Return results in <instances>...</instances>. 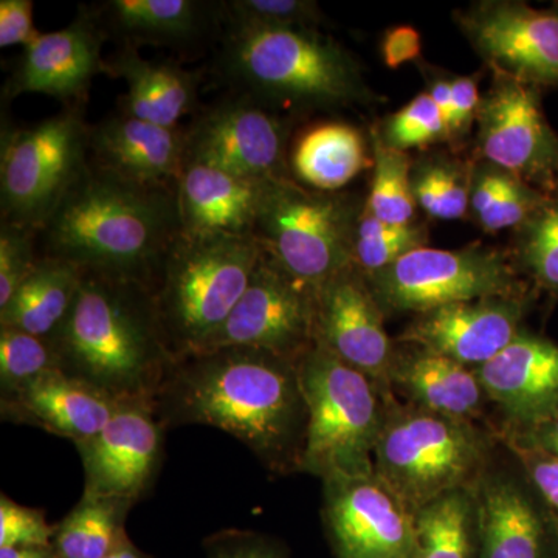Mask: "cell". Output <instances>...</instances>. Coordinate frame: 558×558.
<instances>
[{"instance_id": "1", "label": "cell", "mask_w": 558, "mask_h": 558, "mask_svg": "<svg viewBox=\"0 0 558 558\" xmlns=\"http://www.w3.org/2000/svg\"><path fill=\"white\" fill-rule=\"evenodd\" d=\"M161 427L208 425L234 436L267 470L300 472L307 409L296 363L248 348L172 362L153 400Z\"/></svg>"}, {"instance_id": "2", "label": "cell", "mask_w": 558, "mask_h": 558, "mask_svg": "<svg viewBox=\"0 0 558 558\" xmlns=\"http://www.w3.org/2000/svg\"><path fill=\"white\" fill-rule=\"evenodd\" d=\"M180 231L178 190L138 185L89 161L40 231V255L153 290Z\"/></svg>"}, {"instance_id": "3", "label": "cell", "mask_w": 558, "mask_h": 558, "mask_svg": "<svg viewBox=\"0 0 558 558\" xmlns=\"http://www.w3.org/2000/svg\"><path fill=\"white\" fill-rule=\"evenodd\" d=\"M47 340L61 373L123 403L153 405L174 362L153 290L92 271H84L72 310Z\"/></svg>"}, {"instance_id": "4", "label": "cell", "mask_w": 558, "mask_h": 558, "mask_svg": "<svg viewBox=\"0 0 558 558\" xmlns=\"http://www.w3.org/2000/svg\"><path fill=\"white\" fill-rule=\"evenodd\" d=\"M219 69L233 94L275 110L347 108L371 98L354 58L315 28L226 31Z\"/></svg>"}, {"instance_id": "5", "label": "cell", "mask_w": 558, "mask_h": 558, "mask_svg": "<svg viewBox=\"0 0 558 558\" xmlns=\"http://www.w3.org/2000/svg\"><path fill=\"white\" fill-rule=\"evenodd\" d=\"M263 247L255 236L186 234L172 242L154 282L172 359L201 351L244 295Z\"/></svg>"}, {"instance_id": "6", "label": "cell", "mask_w": 558, "mask_h": 558, "mask_svg": "<svg viewBox=\"0 0 558 558\" xmlns=\"http://www.w3.org/2000/svg\"><path fill=\"white\" fill-rule=\"evenodd\" d=\"M296 368L307 409L300 472L323 483L374 473V450L392 392L318 344Z\"/></svg>"}, {"instance_id": "7", "label": "cell", "mask_w": 558, "mask_h": 558, "mask_svg": "<svg viewBox=\"0 0 558 558\" xmlns=\"http://www.w3.org/2000/svg\"><path fill=\"white\" fill-rule=\"evenodd\" d=\"M490 458V439L475 422L391 398L374 450V473L414 513L449 492L478 486Z\"/></svg>"}, {"instance_id": "8", "label": "cell", "mask_w": 558, "mask_h": 558, "mask_svg": "<svg viewBox=\"0 0 558 558\" xmlns=\"http://www.w3.org/2000/svg\"><path fill=\"white\" fill-rule=\"evenodd\" d=\"M89 161L84 108H64L31 126H3L0 223L40 233Z\"/></svg>"}, {"instance_id": "9", "label": "cell", "mask_w": 558, "mask_h": 558, "mask_svg": "<svg viewBox=\"0 0 558 558\" xmlns=\"http://www.w3.org/2000/svg\"><path fill=\"white\" fill-rule=\"evenodd\" d=\"M360 211L357 202L341 194L319 193L295 179L274 180L253 236L282 269L318 289L354 266Z\"/></svg>"}, {"instance_id": "10", "label": "cell", "mask_w": 558, "mask_h": 558, "mask_svg": "<svg viewBox=\"0 0 558 558\" xmlns=\"http://www.w3.org/2000/svg\"><path fill=\"white\" fill-rule=\"evenodd\" d=\"M365 278L385 315H417L462 301L532 293L509 253L483 247L416 248Z\"/></svg>"}, {"instance_id": "11", "label": "cell", "mask_w": 558, "mask_h": 558, "mask_svg": "<svg viewBox=\"0 0 558 558\" xmlns=\"http://www.w3.org/2000/svg\"><path fill=\"white\" fill-rule=\"evenodd\" d=\"M290 132V117L247 95L233 94L209 106L186 128V163L263 182L293 179Z\"/></svg>"}, {"instance_id": "12", "label": "cell", "mask_w": 558, "mask_h": 558, "mask_svg": "<svg viewBox=\"0 0 558 558\" xmlns=\"http://www.w3.org/2000/svg\"><path fill=\"white\" fill-rule=\"evenodd\" d=\"M315 318L317 289L282 269L263 250L244 295L201 351L258 349L299 363L317 344Z\"/></svg>"}, {"instance_id": "13", "label": "cell", "mask_w": 558, "mask_h": 558, "mask_svg": "<svg viewBox=\"0 0 558 558\" xmlns=\"http://www.w3.org/2000/svg\"><path fill=\"white\" fill-rule=\"evenodd\" d=\"M539 94L538 87L494 73L476 120L480 148L483 160L553 194L558 191V134Z\"/></svg>"}, {"instance_id": "14", "label": "cell", "mask_w": 558, "mask_h": 558, "mask_svg": "<svg viewBox=\"0 0 558 558\" xmlns=\"http://www.w3.org/2000/svg\"><path fill=\"white\" fill-rule=\"evenodd\" d=\"M470 44L494 73L538 87H558V7L487 0L457 14Z\"/></svg>"}, {"instance_id": "15", "label": "cell", "mask_w": 558, "mask_h": 558, "mask_svg": "<svg viewBox=\"0 0 558 558\" xmlns=\"http://www.w3.org/2000/svg\"><path fill=\"white\" fill-rule=\"evenodd\" d=\"M323 484V526L333 556L410 558L413 512L376 473Z\"/></svg>"}, {"instance_id": "16", "label": "cell", "mask_w": 558, "mask_h": 558, "mask_svg": "<svg viewBox=\"0 0 558 558\" xmlns=\"http://www.w3.org/2000/svg\"><path fill=\"white\" fill-rule=\"evenodd\" d=\"M385 314L365 275L348 267L317 289L315 340L341 362L368 376L384 391L395 362V341L385 329Z\"/></svg>"}, {"instance_id": "17", "label": "cell", "mask_w": 558, "mask_h": 558, "mask_svg": "<svg viewBox=\"0 0 558 558\" xmlns=\"http://www.w3.org/2000/svg\"><path fill=\"white\" fill-rule=\"evenodd\" d=\"M163 435L153 405H124L97 436L76 444L86 480L83 495L132 506L145 498L160 470Z\"/></svg>"}, {"instance_id": "18", "label": "cell", "mask_w": 558, "mask_h": 558, "mask_svg": "<svg viewBox=\"0 0 558 558\" xmlns=\"http://www.w3.org/2000/svg\"><path fill=\"white\" fill-rule=\"evenodd\" d=\"M108 33L94 7H81L68 27L40 33L25 47L3 86V100L24 94L49 95L64 108H84L95 76L105 73L102 46Z\"/></svg>"}, {"instance_id": "19", "label": "cell", "mask_w": 558, "mask_h": 558, "mask_svg": "<svg viewBox=\"0 0 558 558\" xmlns=\"http://www.w3.org/2000/svg\"><path fill=\"white\" fill-rule=\"evenodd\" d=\"M532 293L447 304L417 314L399 343L480 368L523 332Z\"/></svg>"}, {"instance_id": "20", "label": "cell", "mask_w": 558, "mask_h": 558, "mask_svg": "<svg viewBox=\"0 0 558 558\" xmlns=\"http://www.w3.org/2000/svg\"><path fill=\"white\" fill-rule=\"evenodd\" d=\"M488 402L521 432L558 417V344L524 329L505 351L475 368Z\"/></svg>"}, {"instance_id": "21", "label": "cell", "mask_w": 558, "mask_h": 558, "mask_svg": "<svg viewBox=\"0 0 558 558\" xmlns=\"http://www.w3.org/2000/svg\"><path fill=\"white\" fill-rule=\"evenodd\" d=\"M531 484L488 469L475 487L478 558H558L550 510Z\"/></svg>"}, {"instance_id": "22", "label": "cell", "mask_w": 558, "mask_h": 558, "mask_svg": "<svg viewBox=\"0 0 558 558\" xmlns=\"http://www.w3.org/2000/svg\"><path fill=\"white\" fill-rule=\"evenodd\" d=\"M90 161L138 185L178 190L186 165L185 130L119 110L90 126Z\"/></svg>"}, {"instance_id": "23", "label": "cell", "mask_w": 558, "mask_h": 558, "mask_svg": "<svg viewBox=\"0 0 558 558\" xmlns=\"http://www.w3.org/2000/svg\"><path fill=\"white\" fill-rule=\"evenodd\" d=\"M124 405L60 369L0 395L3 421L49 432L73 444L94 438Z\"/></svg>"}, {"instance_id": "24", "label": "cell", "mask_w": 558, "mask_h": 558, "mask_svg": "<svg viewBox=\"0 0 558 558\" xmlns=\"http://www.w3.org/2000/svg\"><path fill=\"white\" fill-rule=\"evenodd\" d=\"M270 182L238 178L205 165L186 163L178 183L182 233L253 236Z\"/></svg>"}, {"instance_id": "25", "label": "cell", "mask_w": 558, "mask_h": 558, "mask_svg": "<svg viewBox=\"0 0 558 558\" xmlns=\"http://www.w3.org/2000/svg\"><path fill=\"white\" fill-rule=\"evenodd\" d=\"M389 389L409 405L475 422L488 402L476 371L421 348H398L389 371Z\"/></svg>"}, {"instance_id": "26", "label": "cell", "mask_w": 558, "mask_h": 558, "mask_svg": "<svg viewBox=\"0 0 558 558\" xmlns=\"http://www.w3.org/2000/svg\"><path fill=\"white\" fill-rule=\"evenodd\" d=\"M108 36L121 46L193 47L222 24L219 2L109 0L94 7Z\"/></svg>"}, {"instance_id": "27", "label": "cell", "mask_w": 558, "mask_h": 558, "mask_svg": "<svg viewBox=\"0 0 558 558\" xmlns=\"http://www.w3.org/2000/svg\"><path fill=\"white\" fill-rule=\"evenodd\" d=\"M105 73L126 83V97L120 98V112L165 128L179 126L194 112L202 76L174 62H156L140 57L138 49L121 46L105 62Z\"/></svg>"}, {"instance_id": "28", "label": "cell", "mask_w": 558, "mask_h": 558, "mask_svg": "<svg viewBox=\"0 0 558 558\" xmlns=\"http://www.w3.org/2000/svg\"><path fill=\"white\" fill-rule=\"evenodd\" d=\"M292 178L319 193L344 189L360 172L373 167L365 138L357 128L341 121L314 124L289 153Z\"/></svg>"}, {"instance_id": "29", "label": "cell", "mask_w": 558, "mask_h": 558, "mask_svg": "<svg viewBox=\"0 0 558 558\" xmlns=\"http://www.w3.org/2000/svg\"><path fill=\"white\" fill-rule=\"evenodd\" d=\"M84 271L68 260L43 256L3 310L0 328L50 339L72 310Z\"/></svg>"}, {"instance_id": "30", "label": "cell", "mask_w": 558, "mask_h": 558, "mask_svg": "<svg viewBox=\"0 0 558 558\" xmlns=\"http://www.w3.org/2000/svg\"><path fill=\"white\" fill-rule=\"evenodd\" d=\"M410 558H478L475 488H458L413 513Z\"/></svg>"}, {"instance_id": "31", "label": "cell", "mask_w": 558, "mask_h": 558, "mask_svg": "<svg viewBox=\"0 0 558 558\" xmlns=\"http://www.w3.org/2000/svg\"><path fill=\"white\" fill-rule=\"evenodd\" d=\"M545 197L542 191L486 160L472 167L470 209L486 233L519 229Z\"/></svg>"}, {"instance_id": "32", "label": "cell", "mask_w": 558, "mask_h": 558, "mask_svg": "<svg viewBox=\"0 0 558 558\" xmlns=\"http://www.w3.org/2000/svg\"><path fill=\"white\" fill-rule=\"evenodd\" d=\"M131 502L83 495L57 526L54 558H105L124 534Z\"/></svg>"}, {"instance_id": "33", "label": "cell", "mask_w": 558, "mask_h": 558, "mask_svg": "<svg viewBox=\"0 0 558 558\" xmlns=\"http://www.w3.org/2000/svg\"><path fill=\"white\" fill-rule=\"evenodd\" d=\"M513 266L535 290L558 296V191L546 194L531 218L513 230Z\"/></svg>"}, {"instance_id": "34", "label": "cell", "mask_w": 558, "mask_h": 558, "mask_svg": "<svg viewBox=\"0 0 558 558\" xmlns=\"http://www.w3.org/2000/svg\"><path fill=\"white\" fill-rule=\"evenodd\" d=\"M373 146V182L365 208L371 215L391 226L416 222V201L411 189L413 165L409 154L391 148L381 138L379 130L371 131Z\"/></svg>"}, {"instance_id": "35", "label": "cell", "mask_w": 558, "mask_h": 558, "mask_svg": "<svg viewBox=\"0 0 558 558\" xmlns=\"http://www.w3.org/2000/svg\"><path fill=\"white\" fill-rule=\"evenodd\" d=\"M470 183L472 167H464L457 160H427L411 171L414 201L429 218H465L470 209Z\"/></svg>"}, {"instance_id": "36", "label": "cell", "mask_w": 558, "mask_h": 558, "mask_svg": "<svg viewBox=\"0 0 558 558\" xmlns=\"http://www.w3.org/2000/svg\"><path fill=\"white\" fill-rule=\"evenodd\" d=\"M427 240V229L421 223L391 226L371 215L363 205L355 229L354 266L363 275L376 274L407 253L425 247Z\"/></svg>"}, {"instance_id": "37", "label": "cell", "mask_w": 558, "mask_h": 558, "mask_svg": "<svg viewBox=\"0 0 558 558\" xmlns=\"http://www.w3.org/2000/svg\"><path fill=\"white\" fill-rule=\"evenodd\" d=\"M227 31L247 28H315L323 21L311 0H226L219 2Z\"/></svg>"}, {"instance_id": "38", "label": "cell", "mask_w": 558, "mask_h": 558, "mask_svg": "<svg viewBox=\"0 0 558 558\" xmlns=\"http://www.w3.org/2000/svg\"><path fill=\"white\" fill-rule=\"evenodd\" d=\"M54 369H58V362L49 340L22 330L0 328V395Z\"/></svg>"}, {"instance_id": "39", "label": "cell", "mask_w": 558, "mask_h": 558, "mask_svg": "<svg viewBox=\"0 0 558 558\" xmlns=\"http://www.w3.org/2000/svg\"><path fill=\"white\" fill-rule=\"evenodd\" d=\"M379 132L388 146L403 153L439 142H449L446 121L428 92H422L398 112L392 113L384 131Z\"/></svg>"}, {"instance_id": "40", "label": "cell", "mask_w": 558, "mask_h": 558, "mask_svg": "<svg viewBox=\"0 0 558 558\" xmlns=\"http://www.w3.org/2000/svg\"><path fill=\"white\" fill-rule=\"evenodd\" d=\"M38 242V231L0 223V310L9 304L43 258Z\"/></svg>"}, {"instance_id": "41", "label": "cell", "mask_w": 558, "mask_h": 558, "mask_svg": "<svg viewBox=\"0 0 558 558\" xmlns=\"http://www.w3.org/2000/svg\"><path fill=\"white\" fill-rule=\"evenodd\" d=\"M54 534L44 512L0 495V548H51Z\"/></svg>"}, {"instance_id": "42", "label": "cell", "mask_w": 558, "mask_h": 558, "mask_svg": "<svg viewBox=\"0 0 558 558\" xmlns=\"http://www.w3.org/2000/svg\"><path fill=\"white\" fill-rule=\"evenodd\" d=\"M205 558H289L288 550L269 535L226 529L204 542Z\"/></svg>"}, {"instance_id": "43", "label": "cell", "mask_w": 558, "mask_h": 558, "mask_svg": "<svg viewBox=\"0 0 558 558\" xmlns=\"http://www.w3.org/2000/svg\"><path fill=\"white\" fill-rule=\"evenodd\" d=\"M508 446L519 459L527 483L537 492L550 512L558 517V459L512 444Z\"/></svg>"}, {"instance_id": "44", "label": "cell", "mask_w": 558, "mask_h": 558, "mask_svg": "<svg viewBox=\"0 0 558 558\" xmlns=\"http://www.w3.org/2000/svg\"><path fill=\"white\" fill-rule=\"evenodd\" d=\"M32 0H0V47L31 46L40 32L33 22Z\"/></svg>"}, {"instance_id": "45", "label": "cell", "mask_w": 558, "mask_h": 558, "mask_svg": "<svg viewBox=\"0 0 558 558\" xmlns=\"http://www.w3.org/2000/svg\"><path fill=\"white\" fill-rule=\"evenodd\" d=\"M451 97H453V117L449 128V142L464 138L478 120L481 108L478 81L475 76H453L451 78Z\"/></svg>"}, {"instance_id": "46", "label": "cell", "mask_w": 558, "mask_h": 558, "mask_svg": "<svg viewBox=\"0 0 558 558\" xmlns=\"http://www.w3.org/2000/svg\"><path fill=\"white\" fill-rule=\"evenodd\" d=\"M380 53L389 69L417 61L422 53L421 35L410 25L389 28L381 38Z\"/></svg>"}, {"instance_id": "47", "label": "cell", "mask_w": 558, "mask_h": 558, "mask_svg": "<svg viewBox=\"0 0 558 558\" xmlns=\"http://www.w3.org/2000/svg\"><path fill=\"white\" fill-rule=\"evenodd\" d=\"M506 442L558 459V417L521 432H509Z\"/></svg>"}, {"instance_id": "48", "label": "cell", "mask_w": 558, "mask_h": 558, "mask_svg": "<svg viewBox=\"0 0 558 558\" xmlns=\"http://www.w3.org/2000/svg\"><path fill=\"white\" fill-rule=\"evenodd\" d=\"M428 95L435 101L440 116L446 121L447 130L450 128L451 117H453V97H451V80L442 76H432L428 78Z\"/></svg>"}, {"instance_id": "49", "label": "cell", "mask_w": 558, "mask_h": 558, "mask_svg": "<svg viewBox=\"0 0 558 558\" xmlns=\"http://www.w3.org/2000/svg\"><path fill=\"white\" fill-rule=\"evenodd\" d=\"M105 558H149L146 554H143L142 550L131 542V538L128 537L126 532L119 538V542L116 543L110 553Z\"/></svg>"}, {"instance_id": "50", "label": "cell", "mask_w": 558, "mask_h": 558, "mask_svg": "<svg viewBox=\"0 0 558 558\" xmlns=\"http://www.w3.org/2000/svg\"><path fill=\"white\" fill-rule=\"evenodd\" d=\"M0 558H54L53 548H0Z\"/></svg>"}, {"instance_id": "51", "label": "cell", "mask_w": 558, "mask_h": 558, "mask_svg": "<svg viewBox=\"0 0 558 558\" xmlns=\"http://www.w3.org/2000/svg\"><path fill=\"white\" fill-rule=\"evenodd\" d=\"M550 515H553L554 527H556L557 535H558V517L554 512H550Z\"/></svg>"}]
</instances>
